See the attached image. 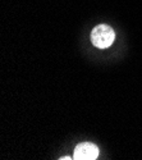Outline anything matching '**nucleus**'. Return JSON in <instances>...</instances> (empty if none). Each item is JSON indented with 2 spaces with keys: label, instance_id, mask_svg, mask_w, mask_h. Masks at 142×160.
<instances>
[{
  "label": "nucleus",
  "instance_id": "obj_1",
  "mask_svg": "<svg viewBox=\"0 0 142 160\" xmlns=\"http://www.w3.org/2000/svg\"><path fill=\"white\" fill-rule=\"evenodd\" d=\"M115 41V32L109 24H97L91 31V42L97 49H108Z\"/></svg>",
  "mask_w": 142,
  "mask_h": 160
},
{
  "label": "nucleus",
  "instance_id": "obj_2",
  "mask_svg": "<svg viewBox=\"0 0 142 160\" xmlns=\"http://www.w3.org/2000/svg\"><path fill=\"white\" fill-rule=\"evenodd\" d=\"M100 155V149L92 142H81L74 148L73 159L74 160H96Z\"/></svg>",
  "mask_w": 142,
  "mask_h": 160
},
{
  "label": "nucleus",
  "instance_id": "obj_3",
  "mask_svg": "<svg viewBox=\"0 0 142 160\" xmlns=\"http://www.w3.org/2000/svg\"><path fill=\"white\" fill-rule=\"evenodd\" d=\"M71 159H73V158H71V156H61V158H59V160H71Z\"/></svg>",
  "mask_w": 142,
  "mask_h": 160
}]
</instances>
